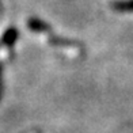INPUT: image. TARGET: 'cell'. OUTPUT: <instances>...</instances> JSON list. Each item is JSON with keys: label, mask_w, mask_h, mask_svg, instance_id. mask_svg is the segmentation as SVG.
I'll list each match as a JSON object with an SVG mask.
<instances>
[{"label": "cell", "mask_w": 133, "mask_h": 133, "mask_svg": "<svg viewBox=\"0 0 133 133\" xmlns=\"http://www.w3.org/2000/svg\"><path fill=\"white\" fill-rule=\"evenodd\" d=\"M111 10L117 12H133V0H116L111 3Z\"/></svg>", "instance_id": "3"}, {"label": "cell", "mask_w": 133, "mask_h": 133, "mask_svg": "<svg viewBox=\"0 0 133 133\" xmlns=\"http://www.w3.org/2000/svg\"><path fill=\"white\" fill-rule=\"evenodd\" d=\"M18 39V30L15 27H8L4 31L2 39H0V44L3 46H12Z\"/></svg>", "instance_id": "2"}, {"label": "cell", "mask_w": 133, "mask_h": 133, "mask_svg": "<svg viewBox=\"0 0 133 133\" xmlns=\"http://www.w3.org/2000/svg\"><path fill=\"white\" fill-rule=\"evenodd\" d=\"M29 29L31 31H35V33H50V27L46 22L38 19V18H30L29 22Z\"/></svg>", "instance_id": "1"}]
</instances>
